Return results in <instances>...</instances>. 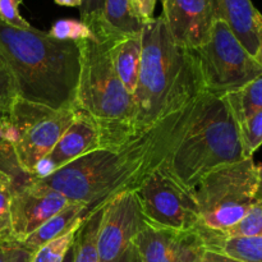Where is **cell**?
<instances>
[{
    "label": "cell",
    "mask_w": 262,
    "mask_h": 262,
    "mask_svg": "<svg viewBox=\"0 0 262 262\" xmlns=\"http://www.w3.org/2000/svg\"><path fill=\"white\" fill-rule=\"evenodd\" d=\"M196 100L124 147L97 148L35 181L69 201L83 204L91 214L117 194L135 189L148 171L166 160L188 125Z\"/></svg>",
    "instance_id": "6da1fadb"
},
{
    "label": "cell",
    "mask_w": 262,
    "mask_h": 262,
    "mask_svg": "<svg viewBox=\"0 0 262 262\" xmlns=\"http://www.w3.org/2000/svg\"><path fill=\"white\" fill-rule=\"evenodd\" d=\"M141 37V68L133 95L135 140L205 92L196 51L174 42L163 15L143 26Z\"/></svg>",
    "instance_id": "7a4b0ae2"
},
{
    "label": "cell",
    "mask_w": 262,
    "mask_h": 262,
    "mask_svg": "<svg viewBox=\"0 0 262 262\" xmlns=\"http://www.w3.org/2000/svg\"><path fill=\"white\" fill-rule=\"evenodd\" d=\"M0 53L14 78L18 97L55 110L74 109L81 51L76 41H61L32 27L0 22Z\"/></svg>",
    "instance_id": "3957f363"
},
{
    "label": "cell",
    "mask_w": 262,
    "mask_h": 262,
    "mask_svg": "<svg viewBox=\"0 0 262 262\" xmlns=\"http://www.w3.org/2000/svg\"><path fill=\"white\" fill-rule=\"evenodd\" d=\"M246 158L239 124L224 96L202 92L196 100L188 125L164 165L191 189L219 166Z\"/></svg>",
    "instance_id": "277c9868"
},
{
    "label": "cell",
    "mask_w": 262,
    "mask_h": 262,
    "mask_svg": "<svg viewBox=\"0 0 262 262\" xmlns=\"http://www.w3.org/2000/svg\"><path fill=\"white\" fill-rule=\"evenodd\" d=\"M117 40L87 38L78 42L81 71L74 109L96 125L101 148H122L135 141V100L113 64L112 46Z\"/></svg>",
    "instance_id": "5b68a950"
},
{
    "label": "cell",
    "mask_w": 262,
    "mask_h": 262,
    "mask_svg": "<svg viewBox=\"0 0 262 262\" xmlns=\"http://www.w3.org/2000/svg\"><path fill=\"white\" fill-rule=\"evenodd\" d=\"M257 186L258 169L252 158L210 171L191 188L201 224L215 232L234 227L256 202Z\"/></svg>",
    "instance_id": "8992f818"
},
{
    "label": "cell",
    "mask_w": 262,
    "mask_h": 262,
    "mask_svg": "<svg viewBox=\"0 0 262 262\" xmlns=\"http://www.w3.org/2000/svg\"><path fill=\"white\" fill-rule=\"evenodd\" d=\"M194 51L207 94L224 96L262 74L261 67L223 18L215 22L207 42Z\"/></svg>",
    "instance_id": "52a82bcc"
},
{
    "label": "cell",
    "mask_w": 262,
    "mask_h": 262,
    "mask_svg": "<svg viewBox=\"0 0 262 262\" xmlns=\"http://www.w3.org/2000/svg\"><path fill=\"white\" fill-rule=\"evenodd\" d=\"M76 110H55L18 97L8 112L13 129V150L20 169L32 177L41 159L54 148L73 122Z\"/></svg>",
    "instance_id": "ba28073f"
},
{
    "label": "cell",
    "mask_w": 262,
    "mask_h": 262,
    "mask_svg": "<svg viewBox=\"0 0 262 262\" xmlns=\"http://www.w3.org/2000/svg\"><path fill=\"white\" fill-rule=\"evenodd\" d=\"M133 191L148 225L189 230L201 224L191 189L182 186L164 163L148 171Z\"/></svg>",
    "instance_id": "9c48e42d"
},
{
    "label": "cell",
    "mask_w": 262,
    "mask_h": 262,
    "mask_svg": "<svg viewBox=\"0 0 262 262\" xmlns=\"http://www.w3.org/2000/svg\"><path fill=\"white\" fill-rule=\"evenodd\" d=\"M147 225L135 191L117 194L102 206L96 247L100 262H141L136 237Z\"/></svg>",
    "instance_id": "30bf717a"
},
{
    "label": "cell",
    "mask_w": 262,
    "mask_h": 262,
    "mask_svg": "<svg viewBox=\"0 0 262 262\" xmlns=\"http://www.w3.org/2000/svg\"><path fill=\"white\" fill-rule=\"evenodd\" d=\"M174 42L197 50L207 42L222 18L217 0H163V14Z\"/></svg>",
    "instance_id": "8fae6325"
},
{
    "label": "cell",
    "mask_w": 262,
    "mask_h": 262,
    "mask_svg": "<svg viewBox=\"0 0 262 262\" xmlns=\"http://www.w3.org/2000/svg\"><path fill=\"white\" fill-rule=\"evenodd\" d=\"M69 202L63 194L37 183L35 179L27 186L13 189L10 200L13 242L22 243Z\"/></svg>",
    "instance_id": "7c38bea8"
},
{
    "label": "cell",
    "mask_w": 262,
    "mask_h": 262,
    "mask_svg": "<svg viewBox=\"0 0 262 262\" xmlns=\"http://www.w3.org/2000/svg\"><path fill=\"white\" fill-rule=\"evenodd\" d=\"M141 262H202L206 251L197 228L166 229L146 225L136 237Z\"/></svg>",
    "instance_id": "4fadbf2b"
},
{
    "label": "cell",
    "mask_w": 262,
    "mask_h": 262,
    "mask_svg": "<svg viewBox=\"0 0 262 262\" xmlns=\"http://www.w3.org/2000/svg\"><path fill=\"white\" fill-rule=\"evenodd\" d=\"M97 148H101V146L96 125L90 117L76 110L73 122L45 158H48L54 166V170L56 171L76 159Z\"/></svg>",
    "instance_id": "5bb4252c"
},
{
    "label": "cell",
    "mask_w": 262,
    "mask_h": 262,
    "mask_svg": "<svg viewBox=\"0 0 262 262\" xmlns=\"http://www.w3.org/2000/svg\"><path fill=\"white\" fill-rule=\"evenodd\" d=\"M222 18L246 50L255 56L258 48V23L262 14L252 0H217Z\"/></svg>",
    "instance_id": "9a60e30c"
},
{
    "label": "cell",
    "mask_w": 262,
    "mask_h": 262,
    "mask_svg": "<svg viewBox=\"0 0 262 262\" xmlns=\"http://www.w3.org/2000/svg\"><path fill=\"white\" fill-rule=\"evenodd\" d=\"M89 215V210L83 204L71 201L61 211L51 216L48 222L43 223L38 229H36L32 234L28 235L22 243L18 245L30 251L31 253L36 252L46 243L81 227L83 220Z\"/></svg>",
    "instance_id": "2e32d148"
},
{
    "label": "cell",
    "mask_w": 262,
    "mask_h": 262,
    "mask_svg": "<svg viewBox=\"0 0 262 262\" xmlns=\"http://www.w3.org/2000/svg\"><path fill=\"white\" fill-rule=\"evenodd\" d=\"M142 55V37L138 35H128L118 38L112 46V58L114 69L130 95H135Z\"/></svg>",
    "instance_id": "e0dca14e"
},
{
    "label": "cell",
    "mask_w": 262,
    "mask_h": 262,
    "mask_svg": "<svg viewBox=\"0 0 262 262\" xmlns=\"http://www.w3.org/2000/svg\"><path fill=\"white\" fill-rule=\"evenodd\" d=\"M197 230L204 239L206 250L216 251L243 262H262V237H225L200 224Z\"/></svg>",
    "instance_id": "ac0fdd59"
},
{
    "label": "cell",
    "mask_w": 262,
    "mask_h": 262,
    "mask_svg": "<svg viewBox=\"0 0 262 262\" xmlns=\"http://www.w3.org/2000/svg\"><path fill=\"white\" fill-rule=\"evenodd\" d=\"M224 97L238 124H242L262 109V74Z\"/></svg>",
    "instance_id": "d6986e66"
},
{
    "label": "cell",
    "mask_w": 262,
    "mask_h": 262,
    "mask_svg": "<svg viewBox=\"0 0 262 262\" xmlns=\"http://www.w3.org/2000/svg\"><path fill=\"white\" fill-rule=\"evenodd\" d=\"M104 17L106 25L122 36L142 33L145 26L136 14L132 0H105Z\"/></svg>",
    "instance_id": "ffe728a7"
},
{
    "label": "cell",
    "mask_w": 262,
    "mask_h": 262,
    "mask_svg": "<svg viewBox=\"0 0 262 262\" xmlns=\"http://www.w3.org/2000/svg\"><path fill=\"white\" fill-rule=\"evenodd\" d=\"M101 214L102 207L92 211L77 230L74 237V262H100L96 239Z\"/></svg>",
    "instance_id": "44dd1931"
},
{
    "label": "cell",
    "mask_w": 262,
    "mask_h": 262,
    "mask_svg": "<svg viewBox=\"0 0 262 262\" xmlns=\"http://www.w3.org/2000/svg\"><path fill=\"white\" fill-rule=\"evenodd\" d=\"M105 0H82L79 7L81 22H83L92 32L96 40H110L123 37L115 33L105 22Z\"/></svg>",
    "instance_id": "7402d4cb"
},
{
    "label": "cell",
    "mask_w": 262,
    "mask_h": 262,
    "mask_svg": "<svg viewBox=\"0 0 262 262\" xmlns=\"http://www.w3.org/2000/svg\"><path fill=\"white\" fill-rule=\"evenodd\" d=\"M222 233L225 237H262V201H256L239 223Z\"/></svg>",
    "instance_id": "603a6c76"
},
{
    "label": "cell",
    "mask_w": 262,
    "mask_h": 262,
    "mask_svg": "<svg viewBox=\"0 0 262 262\" xmlns=\"http://www.w3.org/2000/svg\"><path fill=\"white\" fill-rule=\"evenodd\" d=\"M79 227L76 228V229L71 230V232H68L67 234L61 235V237L56 238V239L43 245L42 247H40L36 252L32 253L31 262H61L63 261L69 246L73 243L74 237H76V233Z\"/></svg>",
    "instance_id": "cb8c5ba5"
},
{
    "label": "cell",
    "mask_w": 262,
    "mask_h": 262,
    "mask_svg": "<svg viewBox=\"0 0 262 262\" xmlns=\"http://www.w3.org/2000/svg\"><path fill=\"white\" fill-rule=\"evenodd\" d=\"M49 35L56 40L76 41L79 42L87 38H95L90 28L77 19H59L53 25Z\"/></svg>",
    "instance_id": "d4e9b609"
},
{
    "label": "cell",
    "mask_w": 262,
    "mask_h": 262,
    "mask_svg": "<svg viewBox=\"0 0 262 262\" xmlns=\"http://www.w3.org/2000/svg\"><path fill=\"white\" fill-rule=\"evenodd\" d=\"M239 130L246 158H252L262 145V109L239 124Z\"/></svg>",
    "instance_id": "484cf974"
},
{
    "label": "cell",
    "mask_w": 262,
    "mask_h": 262,
    "mask_svg": "<svg viewBox=\"0 0 262 262\" xmlns=\"http://www.w3.org/2000/svg\"><path fill=\"white\" fill-rule=\"evenodd\" d=\"M10 200H12V184L9 178L0 171V242H13Z\"/></svg>",
    "instance_id": "4316f807"
},
{
    "label": "cell",
    "mask_w": 262,
    "mask_h": 262,
    "mask_svg": "<svg viewBox=\"0 0 262 262\" xmlns=\"http://www.w3.org/2000/svg\"><path fill=\"white\" fill-rule=\"evenodd\" d=\"M17 99L18 94L14 78L4 56L0 53V105L7 112H9L10 106L14 104Z\"/></svg>",
    "instance_id": "83f0119b"
},
{
    "label": "cell",
    "mask_w": 262,
    "mask_h": 262,
    "mask_svg": "<svg viewBox=\"0 0 262 262\" xmlns=\"http://www.w3.org/2000/svg\"><path fill=\"white\" fill-rule=\"evenodd\" d=\"M23 0H0V22L20 30H30L32 26L20 15L19 7Z\"/></svg>",
    "instance_id": "f1b7e54d"
},
{
    "label": "cell",
    "mask_w": 262,
    "mask_h": 262,
    "mask_svg": "<svg viewBox=\"0 0 262 262\" xmlns=\"http://www.w3.org/2000/svg\"><path fill=\"white\" fill-rule=\"evenodd\" d=\"M132 3L136 14L143 25H147L155 19L154 12H155L158 0H132Z\"/></svg>",
    "instance_id": "f546056e"
},
{
    "label": "cell",
    "mask_w": 262,
    "mask_h": 262,
    "mask_svg": "<svg viewBox=\"0 0 262 262\" xmlns=\"http://www.w3.org/2000/svg\"><path fill=\"white\" fill-rule=\"evenodd\" d=\"M31 258H32V253L26 250V248H23L22 246L18 245V243H15L13 246L8 262H31Z\"/></svg>",
    "instance_id": "4dcf8cb0"
},
{
    "label": "cell",
    "mask_w": 262,
    "mask_h": 262,
    "mask_svg": "<svg viewBox=\"0 0 262 262\" xmlns=\"http://www.w3.org/2000/svg\"><path fill=\"white\" fill-rule=\"evenodd\" d=\"M202 262H243V261L232 257V256L225 255V253L206 250L204 253V257H202Z\"/></svg>",
    "instance_id": "1f68e13d"
},
{
    "label": "cell",
    "mask_w": 262,
    "mask_h": 262,
    "mask_svg": "<svg viewBox=\"0 0 262 262\" xmlns=\"http://www.w3.org/2000/svg\"><path fill=\"white\" fill-rule=\"evenodd\" d=\"M14 245V242H0V262L9 261L10 252Z\"/></svg>",
    "instance_id": "d6a6232c"
},
{
    "label": "cell",
    "mask_w": 262,
    "mask_h": 262,
    "mask_svg": "<svg viewBox=\"0 0 262 262\" xmlns=\"http://www.w3.org/2000/svg\"><path fill=\"white\" fill-rule=\"evenodd\" d=\"M258 48H257V51H256L255 54V60L257 61L258 66L262 68V17L260 18V23H258Z\"/></svg>",
    "instance_id": "836d02e7"
},
{
    "label": "cell",
    "mask_w": 262,
    "mask_h": 262,
    "mask_svg": "<svg viewBox=\"0 0 262 262\" xmlns=\"http://www.w3.org/2000/svg\"><path fill=\"white\" fill-rule=\"evenodd\" d=\"M258 169V186L257 193H256V201H262V164L257 165Z\"/></svg>",
    "instance_id": "e575fe53"
},
{
    "label": "cell",
    "mask_w": 262,
    "mask_h": 262,
    "mask_svg": "<svg viewBox=\"0 0 262 262\" xmlns=\"http://www.w3.org/2000/svg\"><path fill=\"white\" fill-rule=\"evenodd\" d=\"M55 3L61 7H81L82 0H55Z\"/></svg>",
    "instance_id": "d590c367"
},
{
    "label": "cell",
    "mask_w": 262,
    "mask_h": 262,
    "mask_svg": "<svg viewBox=\"0 0 262 262\" xmlns=\"http://www.w3.org/2000/svg\"><path fill=\"white\" fill-rule=\"evenodd\" d=\"M74 248L76 247H74V241H73V243L69 246L68 251H67L66 256H64L63 261L61 262H74Z\"/></svg>",
    "instance_id": "8d00e7d4"
},
{
    "label": "cell",
    "mask_w": 262,
    "mask_h": 262,
    "mask_svg": "<svg viewBox=\"0 0 262 262\" xmlns=\"http://www.w3.org/2000/svg\"><path fill=\"white\" fill-rule=\"evenodd\" d=\"M7 117H8V112L2 106V105H0V123H2Z\"/></svg>",
    "instance_id": "74e56055"
}]
</instances>
